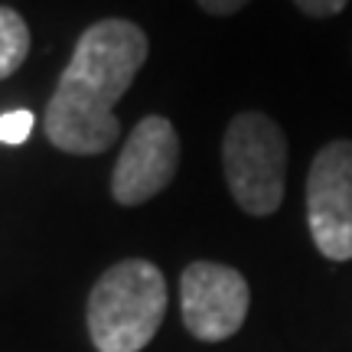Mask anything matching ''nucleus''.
<instances>
[{
    "label": "nucleus",
    "mask_w": 352,
    "mask_h": 352,
    "mask_svg": "<svg viewBox=\"0 0 352 352\" xmlns=\"http://www.w3.org/2000/svg\"><path fill=\"white\" fill-rule=\"evenodd\" d=\"M252 290L248 280L215 261H192L179 277V307L183 323L202 342L232 340L248 316Z\"/></svg>",
    "instance_id": "obj_5"
},
{
    "label": "nucleus",
    "mask_w": 352,
    "mask_h": 352,
    "mask_svg": "<svg viewBox=\"0 0 352 352\" xmlns=\"http://www.w3.org/2000/svg\"><path fill=\"white\" fill-rule=\"evenodd\" d=\"M144 59L147 36L138 23L111 16L88 26L43 114L52 147L78 157L108 151L121 134L114 104L138 78Z\"/></svg>",
    "instance_id": "obj_1"
},
{
    "label": "nucleus",
    "mask_w": 352,
    "mask_h": 352,
    "mask_svg": "<svg viewBox=\"0 0 352 352\" xmlns=\"http://www.w3.org/2000/svg\"><path fill=\"white\" fill-rule=\"evenodd\" d=\"M307 226L329 261L352 258V140H329L307 173Z\"/></svg>",
    "instance_id": "obj_4"
},
{
    "label": "nucleus",
    "mask_w": 352,
    "mask_h": 352,
    "mask_svg": "<svg viewBox=\"0 0 352 352\" xmlns=\"http://www.w3.org/2000/svg\"><path fill=\"white\" fill-rule=\"evenodd\" d=\"M222 170L232 199L248 215H274L287 186V138L274 118L245 111L222 138Z\"/></svg>",
    "instance_id": "obj_3"
},
{
    "label": "nucleus",
    "mask_w": 352,
    "mask_h": 352,
    "mask_svg": "<svg viewBox=\"0 0 352 352\" xmlns=\"http://www.w3.org/2000/svg\"><path fill=\"white\" fill-rule=\"evenodd\" d=\"M307 16H336L349 0H294Z\"/></svg>",
    "instance_id": "obj_9"
},
{
    "label": "nucleus",
    "mask_w": 352,
    "mask_h": 352,
    "mask_svg": "<svg viewBox=\"0 0 352 352\" xmlns=\"http://www.w3.org/2000/svg\"><path fill=\"white\" fill-rule=\"evenodd\" d=\"M248 0H199V7L206 13H212V16H232V13H239Z\"/></svg>",
    "instance_id": "obj_10"
},
{
    "label": "nucleus",
    "mask_w": 352,
    "mask_h": 352,
    "mask_svg": "<svg viewBox=\"0 0 352 352\" xmlns=\"http://www.w3.org/2000/svg\"><path fill=\"white\" fill-rule=\"evenodd\" d=\"M166 316V280L144 258L108 267L88 294V336L98 352H140Z\"/></svg>",
    "instance_id": "obj_2"
},
{
    "label": "nucleus",
    "mask_w": 352,
    "mask_h": 352,
    "mask_svg": "<svg viewBox=\"0 0 352 352\" xmlns=\"http://www.w3.org/2000/svg\"><path fill=\"white\" fill-rule=\"evenodd\" d=\"M30 56V26L13 7H0V78L13 76Z\"/></svg>",
    "instance_id": "obj_7"
},
{
    "label": "nucleus",
    "mask_w": 352,
    "mask_h": 352,
    "mask_svg": "<svg viewBox=\"0 0 352 352\" xmlns=\"http://www.w3.org/2000/svg\"><path fill=\"white\" fill-rule=\"evenodd\" d=\"M33 124H36V118L26 111V108H16V111L0 114V144H10V147H16V144L30 140Z\"/></svg>",
    "instance_id": "obj_8"
},
{
    "label": "nucleus",
    "mask_w": 352,
    "mask_h": 352,
    "mask_svg": "<svg viewBox=\"0 0 352 352\" xmlns=\"http://www.w3.org/2000/svg\"><path fill=\"white\" fill-rule=\"evenodd\" d=\"M176 170H179L176 127L160 114H147L131 131L124 151L114 164L111 196L121 206H144L173 183Z\"/></svg>",
    "instance_id": "obj_6"
}]
</instances>
